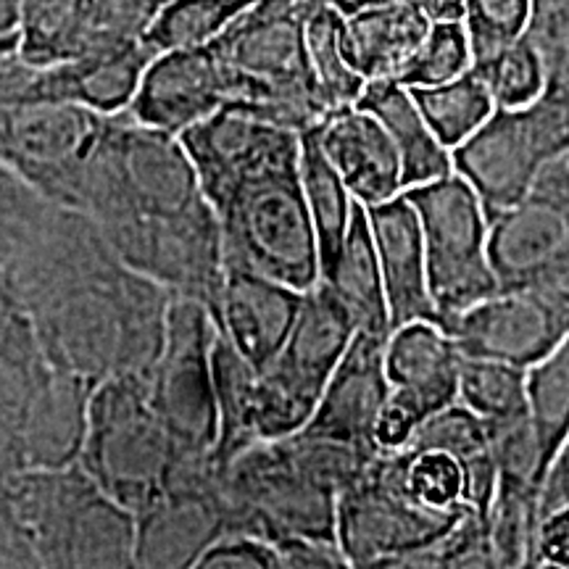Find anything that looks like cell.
Here are the masks:
<instances>
[{
	"label": "cell",
	"instance_id": "6da1fadb",
	"mask_svg": "<svg viewBox=\"0 0 569 569\" xmlns=\"http://www.w3.org/2000/svg\"><path fill=\"white\" fill-rule=\"evenodd\" d=\"M3 274L30 309L48 367L98 386L148 372L159 356L174 296L127 267L82 211L56 203Z\"/></svg>",
	"mask_w": 569,
	"mask_h": 569
},
{
	"label": "cell",
	"instance_id": "7a4b0ae2",
	"mask_svg": "<svg viewBox=\"0 0 569 569\" xmlns=\"http://www.w3.org/2000/svg\"><path fill=\"white\" fill-rule=\"evenodd\" d=\"M298 161L301 140L248 169L211 209L222 227L224 267H243L309 290L322 274Z\"/></svg>",
	"mask_w": 569,
	"mask_h": 569
},
{
	"label": "cell",
	"instance_id": "3957f363",
	"mask_svg": "<svg viewBox=\"0 0 569 569\" xmlns=\"http://www.w3.org/2000/svg\"><path fill=\"white\" fill-rule=\"evenodd\" d=\"M6 488L40 567H134V511L80 465L21 469Z\"/></svg>",
	"mask_w": 569,
	"mask_h": 569
},
{
	"label": "cell",
	"instance_id": "277c9868",
	"mask_svg": "<svg viewBox=\"0 0 569 569\" xmlns=\"http://www.w3.org/2000/svg\"><path fill=\"white\" fill-rule=\"evenodd\" d=\"M201 203V182L177 134L134 122L127 111L106 117L84 167L77 211L106 224L127 217H177Z\"/></svg>",
	"mask_w": 569,
	"mask_h": 569
},
{
	"label": "cell",
	"instance_id": "5b68a950",
	"mask_svg": "<svg viewBox=\"0 0 569 569\" xmlns=\"http://www.w3.org/2000/svg\"><path fill=\"white\" fill-rule=\"evenodd\" d=\"M180 461L172 432L148 393L146 372L98 382L77 465L103 493L138 515L169 486Z\"/></svg>",
	"mask_w": 569,
	"mask_h": 569
},
{
	"label": "cell",
	"instance_id": "8992f818",
	"mask_svg": "<svg viewBox=\"0 0 569 569\" xmlns=\"http://www.w3.org/2000/svg\"><path fill=\"white\" fill-rule=\"evenodd\" d=\"M467 503L427 507L407 486V453L380 451L338 493L336 540L348 567H417L465 517Z\"/></svg>",
	"mask_w": 569,
	"mask_h": 569
},
{
	"label": "cell",
	"instance_id": "52a82bcc",
	"mask_svg": "<svg viewBox=\"0 0 569 569\" xmlns=\"http://www.w3.org/2000/svg\"><path fill=\"white\" fill-rule=\"evenodd\" d=\"M356 336V322L325 280L303 290L288 340L256 382L253 430L259 443L301 432Z\"/></svg>",
	"mask_w": 569,
	"mask_h": 569
},
{
	"label": "cell",
	"instance_id": "ba28073f",
	"mask_svg": "<svg viewBox=\"0 0 569 569\" xmlns=\"http://www.w3.org/2000/svg\"><path fill=\"white\" fill-rule=\"evenodd\" d=\"M569 151V96L549 84L522 109H496L451 151L453 172L472 184L488 222L528 201L543 167Z\"/></svg>",
	"mask_w": 569,
	"mask_h": 569
},
{
	"label": "cell",
	"instance_id": "9c48e42d",
	"mask_svg": "<svg viewBox=\"0 0 569 569\" xmlns=\"http://www.w3.org/2000/svg\"><path fill=\"white\" fill-rule=\"evenodd\" d=\"M415 206L425 240L427 284L448 330L469 306L501 290L488 256L490 222L480 196L461 174L403 190Z\"/></svg>",
	"mask_w": 569,
	"mask_h": 569
},
{
	"label": "cell",
	"instance_id": "30bf717a",
	"mask_svg": "<svg viewBox=\"0 0 569 569\" xmlns=\"http://www.w3.org/2000/svg\"><path fill=\"white\" fill-rule=\"evenodd\" d=\"M219 327L211 311L193 298L174 296L169 303L161 351L146 372L148 393L182 461L213 459L217 446V398L211 351Z\"/></svg>",
	"mask_w": 569,
	"mask_h": 569
},
{
	"label": "cell",
	"instance_id": "8fae6325",
	"mask_svg": "<svg viewBox=\"0 0 569 569\" xmlns=\"http://www.w3.org/2000/svg\"><path fill=\"white\" fill-rule=\"evenodd\" d=\"M113 253L172 296L217 311L224 282V246L217 211L206 201L177 217H127L98 224Z\"/></svg>",
	"mask_w": 569,
	"mask_h": 569
},
{
	"label": "cell",
	"instance_id": "7c38bea8",
	"mask_svg": "<svg viewBox=\"0 0 569 569\" xmlns=\"http://www.w3.org/2000/svg\"><path fill=\"white\" fill-rule=\"evenodd\" d=\"M106 117L84 106L32 101L0 109V163L51 201L77 209L84 167Z\"/></svg>",
	"mask_w": 569,
	"mask_h": 569
},
{
	"label": "cell",
	"instance_id": "4fadbf2b",
	"mask_svg": "<svg viewBox=\"0 0 569 569\" xmlns=\"http://www.w3.org/2000/svg\"><path fill=\"white\" fill-rule=\"evenodd\" d=\"M446 332L465 356L530 369L569 336V288L549 280L501 288L469 306Z\"/></svg>",
	"mask_w": 569,
	"mask_h": 569
},
{
	"label": "cell",
	"instance_id": "5bb4252c",
	"mask_svg": "<svg viewBox=\"0 0 569 569\" xmlns=\"http://www.w3.org/2000/svg\"><path fill=\"white\" fill-rule=\"evenodd\" d=\"M224 530L222 469L213 459L180 461L169 486L134 515V567H196Z\"/></svg>",
	"mask_w": 569,
	"mask_h": 569
},
{
	"label": "cell",
	"instance_id": "9a60e30c",
	"mask_svg": "<svg viewBox=\"0 0 569 569\" xmlns=\"http://www.w3.org/2000/svg\"><path fill=\"white\" fill-rule=\"evenodd\" d=\"M227 101V71L213 48H180L153 56L127 113L134 122L180 138Z\"/></svg>",
	"mask_w": 569,
	"mask_h": 569
},
{
	"label": "cell",
	"instance_id": "2e32d148",
	"mask_svg": "<svg viewBox=\"0 0 569 569\" xmlns=\"http://www.w3.org/2000/svg\"><path fill=\"white\" fill-rule=\"evenodd\" d=\"M388 338L356 330L348 351L327 382L317 411L301 432L377 453L375 427L390 396L386 375Z\"/></svg>",
	"mask_w": 569,
	"mask_h": 569
},
{
	"label": "cell",
	"instance_id": "e0dca14e",
	"mask_svg": "<svg viewBox=\"0 0 569 569\" xmlns=\"http://www.w3.org/2000/svg\"><path fill=\"white\" fill-rule=\"evenodd\" d=\"M303 290L243 267H227L213 322L256 372H264L288 340Z\"/></svg>",
	"mask_w": 569,
	"mask_h": 569
},
{
	"label": "cell",
	"instance_id": "ac0fdd59",
	"mask_svg": "<svg viewBox=\"0 0 569 569\" xmlns=\"http://www.w3.org/2000/svg\"><path fill=\"white\" fill-rule=\"evenodd\" d=\"M365 209L377 261H380L390 327L398 330L411 322L440 325V315L427 284L422 227L407 193L390 198L386 203L365 206Z\"/></svg>",
	"mask_w": 569,
	"mask_h": 569
},
{
	"label": "cell",
	"instance_id": "d6986e66",
	"mask_svg": "<svg viewBox=\"0 0 569 569\" xmlns=\"http://www.w3.org/2000/svg\"><path fill=\"white\" fill-rule=\"evenodd\" d=\"M96 382L46 367L34 377L21 422V467L61 469L80 461Z\"/></svg>",
	"mask_w": 569,
	"mask_h": 569
},
{
	"label": "cell",
	"instance_id": "ffe728a7",
	"mask_svg": "<svg viewBox=\"0 0 569 569\" xmlns=\"http://www.w3.org/2000/svg\"><path fill=\"white\" fill-rule=\"evenodd\" d=\"M153 56V48L140 40L132 46L113 48V51H92L51 63V67H38L27 103H74L103 117H117L130 109L142 71Z\"/></svg>",
	"mask_w": 569,
	"mask_h": 569
},
{
	"label": "cell",
	"instance_id": "44dd1931",
	"mask_svg": "<svg viewBox=\"0 0 569 569\" xmlns=\"http://www.w3.org/2000/svg\"><path fill=\"white\" fill-rule=\"evenodd\" d=\"M315 134L353 201L377 206L403 193L401 159L386 127L372 113L340 106L319 119Z\"/></svg>",
	"mask_w": 569,
	"mask_h": 569
},
{
	"label": "cell",
	"instance_id": "7402d4cb",
	"mask_svg": "<svg viewBox=\"0 0 569 569\" xmlns=\"http://www.w3.org/2000/svg\"><path fill=\"white\" fill-rule=\"evenodd\" d=\"M461 353L451 332L436 322H411L390 332L386 375L390 388L403 390L427 417L459 401Z\"/></svg>",
	"mask_w": 569,
	"mask_h": 569
},
{
	"label": "cell",
	"instance_id": "603a6c76",
	"mask_svg": "<svg viewBox=\"0 0 569 569\" xmlns=\"http://www.w3.org/2000/svg\"><path fill=\"white\" fill-rule=\"evenodd\" d=\"M353 106L372 113L386 127L401 159L403 190L453 174L451 148H446L432 134L409 88H403L393 77L369 80Z\"/></svg>",
	"mask_w": 569,
	"mask_h": 569
},
{
	"label": "cell",
	"instance_id": "cb8c5ba5",
	"mask_svg": "<svg viewBox=\"0 0 569 569\" xmlns=\"http://www.w3.org/2000/svg\"><path fill=\"white\" fill-rule=\"evenodd\" d=\"M567 243V224L551 206L522 201L490 219L488 256L501 288L540 282Z\"/></svg>",
	"mask_w": 569,
	"mask_h": 569
},
{
	"label": "cell",
	"instance_id": "d4e9b609",
	"mask_svg": "<svg viewBox=\"0 0 569 569\" xmlns=\"http://www.w3.org/2000/svg\"><path fill=\"white\" fill-rule=\"evenodd\" d=\"M422 11L409 0L367 6L343 17V51L365 80L396 77L430 30Z\"/></svg>",
	"mask_w": 569,
	"mask_h": 569
},
{
	"label": "cell",
	"instance_id": "484cf974",
	"mask_svg": "<svg viewBox=\"0 0 569 569\" xmlns=\"http://www.w3.org/2000/svg\"><path fill=\"white\" fill-rule=\"evenodd\" d=\"M322 280L330 284L332 293L351 311L356 330L390 338L393 327H390L380 261H377L375 240L372 232H369L367 209L359 201L353 206L343 248H340L336 264L330 267V272Z\"/></svg>",
	"mask_w": 569,
	"mask_h": 569
},
{
	"label": "cell",
	"instance_id": "4316f807",
	"mask_svg": "<svg viewBox=\"0 0 569 569\" xmlns=\"http://www.w3.org/2000/svg\"><path fill=\"white\" fill-rule=\"evenodd\" d=\"M213 398H217V446L213 465L224 469L246 448L259 443L253 430L256 382L259 372L234 351L222 332H217L211 351Z\"/></svg>",
	"mask_w": 569,
	"mask_h": 569
},
{
	"label": "cell",
	"instance_id": "83f0119b",
	"mask_svg": "<svg viewBox=\"0 0 569 569\" xmlns=\"http://www.w3.org/2000/svg\"><path fill=\"white\" fill-rule=\"evenodd\" d=\"M301 188L306 206H309L311 224H315L317 243H319V274L330 272L336 264L340 248H343L348 224L353 217V196L340 180L330 159H327L322 146H319L315 124L301 132ZM319 277V280H322Z\"/></svg>",
	"mask_w": 569,
	"mask_h": 569
},
{
	"label": "cell",
	"instance_id": "f1b7e54d",
	"mask_svg": "<svg viewBox=\"0 0 569 569\" xmlns=\"http://www.w3.org/2000/svg\"><path fill=\"white\" fill-rule=\"evenodd\" d=\"M96 0H21L19 56L32 67L74 59L84 51V38Z\"/></svg>",
	"mask_w": 569,
	"mask_h": 569
},
{
	"label": "cell",
	"instance_id": "f546056e",
	"mask_svg": "<svg viewBox=\"0 0 569 569\" xmlns=\"http://www.w3.org/2000/svg\"><path fill=\"white\" fill-rule=\"evenodd\" d=\"M411 98L422 111L427 127L446 148H457L469 134L478 132L490 113L496 111L493 98L480 80V74L469 67L453 80L425 88H409Z\"/></svg>",
	"mask_w": 569,
	"mask_h": 569
},
{
	"label": "cell",
	"instance_id": "4dcf8cb0",
	"mask_svg": "<svg viewBox=\"0 0 569 569\" xmlns=\"http://www.w3.org/2000/svg\"><path fill=\"white\" fill-rule=\"evenodd\" d=\"M306 59L315 88L327 109L353 106L367 80L346 59L343 13L336 6H319L306 19Z\"/></svg>",
	"mask_w": 569,
	"mask_h": 569
},
{
	"label": "cell",
	"instance_id": "1f68e13d",
	"mask_svg": "<svg viewBox=\"0 0 569 569\" xmlns=\"http://www.w3.org/2000/svg\"><path fill=\"white\" fill-rule=\"evenodd\" d=\"M253 3L256 0H163L142 40L156 53L211 46Z\"/></svg>",
	"mask_w": 569,
	"mask_h": 569
},
{
	"label": "cell",
	"instance_id": "d6a6232c",
	"mask_svg": "<svg viewBox=\"0 0 569 569\" xmlns=\"http://www.w3.org/2000/svg\"><path fill=\"white\" fill-rule=\"evenodd\" d=\"M459 401L486 422L528 415V369L461 356Z\"/></svg>",
	"mask_w": 569,
	"mask_h": 569
},
{
	"label": "cell",
	"instance_id": "836d02e7",
	"mask_svg": "<svg viewBox=\"0 0 569 569\" xmlns=\"http://www.w3.org/2000/svg\"><path fill=\"white\" fill-rule=\"evenodd\" d=\"M528 415L546 465L569 432V336L528 369Z\"/></svg>",
	"mask_w": 569,
	"mask_h": 569
},
{
	"label": "cell",
	"instance_id": "e575fe53",
	"mask_svg": "<svg viewBox=\"0 0 569 569\" xmlns=\"http://www.w3.org/2000/svg\"><path fill=\"white\" fill-rule=\"evenodd\" d=\"M472 69L486 82L496 109H522V106L538 101L549 88L543 56L528 34L488 59L472 61Z\"/></svg>",
	"mask_w": 569,
	"mask_h": 569
},
{
	"label": "cell",
	"instance_id": "d590c367",
	"mask_svg": "<svg viewBox=\"0 0 569 569\" xmlns=\"http://www.w3.org/2000/svg\"><path fill=\"white\" fill-rule=\"evenodd\" d=\"M56 201L0 163V272L32 243Z\"/></svg>",
	"mask_w": 569,
	"mask_h": 569
},
{
	"label": "cell",
	"instance_id": "8d00e7d4",
	"mask_svg": "<svg viewBox=\"0 0 569 569\" xmlns=\"http://www.w3.org/2000/svg\"><path fill=\"white\" fill-rule=\"evenodd\" d=\"M472 67V51L461 21H432L430 30L393 77L403 88H425L453 80Z\"/></svg>",
	"mask_w": 569,
	"mask_h": 569
},
{
	"label": "cell",
	"instance_id": "74e56055",
	"mask_svg": "<svg viewBox=\"0 0 569 569\" xmlns=\"http://www.w3.org/2000/svg\"><path fill=\"white\" fill-rule=\"evenodd\" d=\"M407 451H443L457 459L461 467L467 461L486 457L493 448H490L486 422L457 401L427 417L411 436Z\"/></svg>",
	"mask_w": 569,
	"mask_h": 569
},
{
	"label": "cell",
	"instance_id": "f35d334b",
	"mask_svg": "<svg viewBox=\"0 0 569 569\" xmlns=\"http://www.w3.org/2000/svg\"><path fill=\"white\" fill-rule=\"evenodd\" d=\"M532 17V0H467L465 24L472 61L488 59L525 38Z\"/></svg>",
	"mask_w": 569,
	"mask_h": 569
},
{
	"label": "cell",
	"instance_id": "ab89813d",
	"mask_svg": "<svg viewBox=\"0 0 569 569\" xmlns=\"http://www.w3.org/2000/svg\"><path fill=\"white\" fill-rule=\"evenodd\" d=\"M0 367L24 377H38L48 367L38 327L17 290L0 272Z\"/></svg>",
	"mask_w": 569,
	"mask_h": 569
},
{
	"label": "cell",
	"instance_id": "60d3db41",
	"mask_svg": "<svg viewBox=\"0 0 569 569\" xmlns=\"http://www.w3.org/2000/svg\"><path fill=\"white\" fill-rule=\"evenodd\" d=\"M161 3L163 0H96L82 53L113 51L140 42Z\"/></svg>",
	"mask_w": 569,
	"mask_h": 569
},
{
	"label": "cell",
	"instance_id": "b9f144b4",
	"mask_svg": "<svg viewBox=\"0 0 569 569\" xmlns=\"http://www.w3.org/2000/svg\"><path fill=\"white\" fill-rule=\"evenodd\" d=\"M407 486L427 507L448 509L461 503V467L443 451H407Z\"/></svg>",
	"mask_w": 569,
	"mask_h": 569
},
{
	"label": "cell",
	"instance_id": "7bdbcfd3",
	"mask_svg": "<svg viewBox=\"0 0 569 569\" xmlns=\"http://www.w3.org/2000/svg\"><path fill=\"white\" fill-rule=\"evenodd\" d=\"M34 377L0 367V486L21 472V422Z\"/></svg>",
	"mask_w": 569,
	"mask_h": 569
},
{
	"label": "cell",
	"instance_id": "ee69618b",
	"mask_svg": "<svg viewBox=\"0 0 569 569\" xmlns=\"http://www.w3.org/2000/svg\"><path fill=\"white\" fill-rule=\"evenodd\" d=\"M196 569H280L274 546L246 530H224L206 546Z\"/></svg>",
	"mask_w": 569,
	"mask_h": 569
},
{
	"label": "cell",
	"instance_id": "f6af8a7d",
	"mask_svg": "<svg viewBox=\"0 0 569 569\" xmlns=\"http://www.w3.org/2000/svg\"><path fill=\"white\" fill-rule=\"evenodd\" d=\"M277 559L282 567L306 569V567H348L340 546L336 540H317V538H303V536H288L274 540Z\"/></svg>",
	"mask_w": 569,
	"mask_h": 569
},
{
	"label": "cell",
	"instance_id": "bcb514c9",
	"mask_svg": "<svg viewBox=\"0 0 569 569\" xmlns=\"http://www.w3.org/2000/svg\"><path fill=\"white\" fill-rule=\"evenodd\" d=\"M536 567L569 569V507L540 517L536 536Z\"/></svg>",
	"mask_w": 569,
	"mask_h": 569
},
{
	"label": "cell",
	"instance_id": "7dc6e473",
	"mask_svg": "<svg viewBox=\"0 0 569 569\" xmlns=\"http://www.w3.org/2000/svg\"><path fill=\"white\" fill-rule=\"evenodd\" d=\"M569 507V432L561 440V446L553 453L549 472L543 478V488H540V503L538 511L540 517L551 515L557 509Z\"/></svg>",
	"mask_w": 569,
	"mask_h": 569
},
{
	"label": "cell",
	"instance_id": "c3c4849f",
	"mask_svg": "<svg viewBox=\"0 0 569 569\" xmlns=\"http://www.w3.org/2000/svg\"><path fill=\"white\" fill-rule=\"evenodd\" d=\"M417 11H422L427 21H461L467 0H409Z\"/></svg>",
	"mask_w": 569,
	"mask_h": 569
},
{
	"label": "cell",
	"instance_id": "681fc988",
	"mask_svg": "<svg viewBox=\"0 0 569 569\" xmlns=\"http://www.w3.org/2000/svg\"><path fill=\"white\" fill-rule=\"evenodd\" d=\"M21 0H0V42L17 38Z\"/></svg>",
	"mask_w": 569,
	"mask_h": 569
}]
</instances>
